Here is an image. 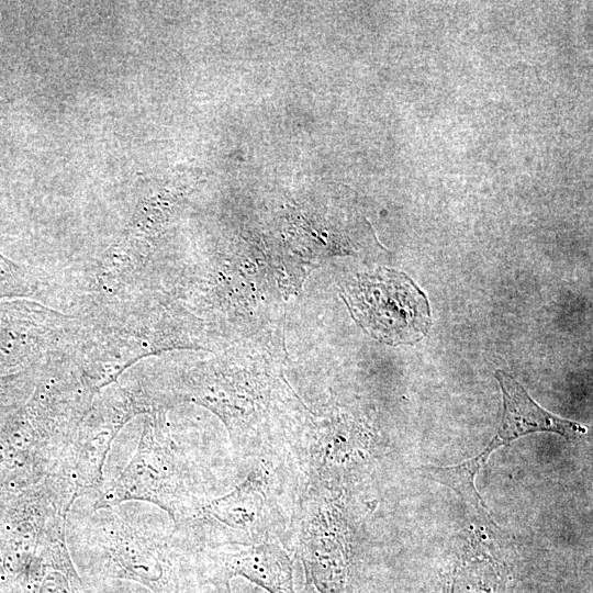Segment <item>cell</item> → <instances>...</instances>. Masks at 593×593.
Masks as SVG:
<instances>
[{
    "label": "cell",
    "mask_w": 593,
    "mask_h": 593,
    "mask_svg": "<svg viewBox=\"0 0 593 593\" xmlns=\"http://www.w3.org/2000/svg\"><path fill=\"white\" fill-rule=\"evenodd\" d=\"M182 456L156 422L147 421L135 455L118 479L96 500V510L142 500L166 511L176 526L199 517L206 501L192 491Z\"/></svg>",
    "instance_id": "6da1fadb"
},
{
    "label": "cell",
    "mask_w": 593,
    "mask_h": 593,
    "mask_svg": "<svg viewBox=\"0 0 593 593\" xmlns=\"http://www.w3.org/2000/svg\"><path fill=\"white\" fill-rule=\"evenodd\" d=\"M343 296L353 317L382 343L413 344L429 328L426 295L403 272L380 268L358 275L345 288Z\"/></svg>",
    "instance_id": "7a4b0ae2"
},
{
    "label": "cell",
    "mask_w": 593,
    "mask_h": 593,
    "mask_svg": "<svg viewBox=\"0 0 593 593\" xmlns=\"http://www.w3.org/2000/svg\"><path fill=\"white\" fill-rule=\"evenodd\" d=\"M495 378L503 392L504 411L499 432L489 445L477 457L459 466L419 467L421 474L455 490L482 517L489 514V510L477 491L474 480L494 450L535 432L557 433L569 439L580 438L586 433L585 426L560 418L539 406L506 372L497 370Z\"/></svg>",
    "instance_id": "3957f363"
},
{
    "label": "cell",
    "mask_w": 593,
    "mask_h": 593,
    "mask_svg": "<svg viewBox=\"0 0 593 593\" xmlns=\"http://www.w3.org/2000/svg\"><path fill=\"white\" fill-rule=\"evenodd\" d=\"M138 411H142L138 403L120 394L87 412L88 417L78 426L68 465V474L79 496L99 491L111 444L120 428Z\"/></svg>",
    "instance_id": "277c9868"
},
{
    "label": "cell",
    "mask_w": 593,
    "mask_h": 593,
    "mask_svg": "<svg viewBox=\"0 0 593 593\" xmlns=\"http://www.w3.org/2000/svg\"><path fill=\"white\" fill-rule=\"evenodd\" d=\"M101 542L118 575L136 580L155 592L167 584L166 542L134 528L115 512L100 515Z\"/></svg>",
    "instance_id": "5b68a950"
},
{
    "label": "cell",
    "mask_w": 593,
    "mask_h": 593,
    "mask_svg": "<svg viewBox=\"0 0 593 593\" xmlns=\"http://www.w3.org/2000/svg\"><path fill=\"white\" fill-rule=\"evenodd\" d=\"M201 516L253 541L267 542L275 511L265 471L257 469L228 494L206 501Z\"/></svg>",
    "instance_id": "8992f818"
},
{
    "label": "cell",
    "mask_w": 593,
    "mask_h": 593,
    "mask_svg": "<svg viewBox=\"0 0 593 593\" xmlns=\"http://www.w3.org/2000/svg\"><path fill=\"white\" fill-rule=\"evenodd\" d=\"M216 561L213 578L226 589L232 578L240 575L269 593H295L292 561L278 542L222 549Z\"/></svg>",
    "instance_id": "52a82bcc"
}]
</instances>
